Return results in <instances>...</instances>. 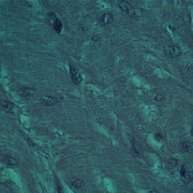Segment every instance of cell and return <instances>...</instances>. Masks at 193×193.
<instances>
[{
  "mask_svg": "<svg viewBox=\"0 0 193 193\" xmlns=\"http://www.w3.org/2000/svg\"><path fill=\"white\" fill-rule=\"evenodd\" d=\"M70 72L71 78L73 83L76 85L80 84L82 81V78L80 73L79 72V71L75 67H72V66H70Z\"/></svg>",
  "mask_w": 193,
  "mask_h": 193,
  "instance_id": "cell-1",
  "label": "cell"
},
{
  "mask_svg": "<svg viewBox=\"0 0 193 193\" xmlns=\"http://www.w3.org/2000/svg\"><path fill=\"white\" fill-rule=\"evenodd\" d=\"M167 53L172 59H176L181 54L182 50L177 45H170L167 48Z\"/></svg>",
  "mask_w": 193,
  "mask_h": 193,
  "instance_id": "cell-2",
  "label": "cell"
},
{
  "mask_svg": "<svg viewBox=\"0 0 193 193\" xmlns=\"http://www.w3.org/2000/svg\"><path fill=\"white\" fill-rule=\"evenodd\" d=\"M117 2L119 8L126 13L128 14L133 12V7L126 0H118Z\"/></svg>",
  "mask_w": 193,
  "mask_h": 193,
  "instance_id": "cell-3",
  "label": "cell"
},
{
  "mask_svg": "<svg viewBox=\"0 0 193 193\" xmlns=\"http://www.w3.org/2000/svg\"><path fill=\"white\" fill-rule=\"evenodd\" d=\"M0 108L5 112H11L13 110L14 105L4 100H1Z\"/></svg>",
  "mask_w": 193,
  "mask_h": 193,
  "instance_id": "cell-4",
  "label": "cell"
},
{
  "mask_svg": "<svg viewBox=\"0 0 193 193\" xmlns=\"http://www.w3.org/2000/svg\"><path fill=\"white\" fill-rule=\"evenodd\" d=\"M114 17L111 14H104L101 18V24L102 26L110 24L114 22Z\"/></svg>",
  "mask_w": 193,
  "mask_h": 193,
  "instance_id": "cell-5",
  "label": "cell"
},
{
  "mask_svg": "<svg viewBox=\"0 0 193 193\" xmlns=\"http://www.w3.org/2000/svg\"><path fill=\"white\" fill-rule=\"evenodd\" d=\"M53 27H54V30L55 32L57 34H60L63 28V24L62 21L58 19V18H55L54 19V22H53Z\"/></svg>",
  "mask_w": 193,
  "mask_h": 193,
  "instance_id": "cell-6",
  "label": "cell"
},
{
  "mask_svg": "<svg viewBox=\"0 0 193 193\" xmlns=\"http://www.w3.org/2000/svg\"><path fill=\"white\" fill-rule=\"evenodd\" d=\"M181 179L186 184L190 182L193 180V172L187 171L184 175L181 177Z\"/></svg>",
  "mask_w": 193,
  "mask_h": 193,
  "instance_id": "cell-7",
  "label": "cell"
},
{
  "mask_svg": "<svg viewBox=\"0 0 193 193\" xmlns=\"http://www.w3.org/2000/svg\"><path fill=\"white\" fill-rule=\"evenodd\" d=\"M41 99L43 103L48 106H51L56 103V100L50 96H44Z\"/></svg>",
  "mask_w": 193,
  "mask_h": 193,
  "instance_id": "cell-8",
  "label": "cell"
},
{
  "mask_svg": "<svg viewBox=\"0 0 193 193\" xmlns=\"http://www.w3.org/2000/svg\"><path fill=\"white\" fill-rule=\"evenodd\" d=\"M4 162L7 165L11 166H15L17 164V161L13 157H5L4 158Z\"/></svg>",
  "mask_w": 193,
  "mask_h": 193,
  "instance_id": "cell-9",
  "label": "cell"
},
{
  "mask_svg": "<svg viewBox=\"0 0 193 193\" xmlns=\"http://www.w3.org/2000/svg\"><path fill=\"white\" fill-rule=\"evenodd\" d=\"M22 92L23 95L26 96H30L34 94L35 91L31 88L28 87H23L22 88Z\"/></svg>",
  "mask_w": 193,
  "mask_h": 193,
  "instance_id": "cell-10",
  "label": "cell"
},
{
  "mask_svg": "<svg viewBox=\"0 0 193 193\" xmlns=\"http://www.w3.org/2000/svg\"><path fill=\"white\" fill-rule=\"evenodd\" d=\"M191 144L189 141L185 142L184 143H183L182 144V149L183 150V151H188L191 150Z\"/></svg>",
  "mask_w": 193,
  "mask_h": 193,
  "instance_id": "cell-11",
  "label": "cell"
},
{
  "mask_svg": "<svg viewBox=\"0 0 193 193\" xmlns=\"http://www.w3.org/2000/svg\"><path fill=\"white\" fill-rule=\"evenodd\" d=\"M177 164H178L177 160L175 159L171 158V159H170L168 160V164L169 166H171V168L176 167V166H177Z\"/></svg>",
  "mask_w": 193,
  "mask_h": 193,
  "instance_id": "cell-12",
  "label": "cell"
},
{
  "mask_svg": "<svg viewBox=\"0 0 193 193\" xmlns=\"http://www.w3.org/2000/svg\"><path fill=\"white\" fill-rule=\"evenodd\" d=\"M187 172V171L186 170V168H185V166H181V169H180V175H181V176L182 177V176H183V175H184L186 173V172Z\"/></svg>",
  "mask_w": 193,
  "mask_h": 193,
  "instance_id": "cell-13",
  "label": "cell"
},
{
  "mask_svg": "<svg viewBox=\"0 0 193 193\" xmlns=\"http://www.w3.org/2000/svg\"><path fill=\"white\" fill-rule=\"evenodd\" d=\"M82 181L80 179L79 183H77L76 181H75L73 183V184L72 185H73L74 186L76 187V188H80L81 186V185H82Z\"/></svg>",
  "mask_w": 193,
  "mask_h": 193,
  "instance_id": "cell-14",
  "label": "cell"
},
{
  "mask_svg": "<svg viewBox=\"0 0 193 193\" xmlns=\"http://www.w3.org/2000/svg\"><path fill=\"white\" fill-rule=\"evenodd\" d=\"M191 134H192V135L193 136V127L192 128L191 130Z\"/></svg>",
  "mask_w": 193,
  "mask_h": 193,
  "instance_id": "cell-15",
  "label": "cell"
}]
</instances>
